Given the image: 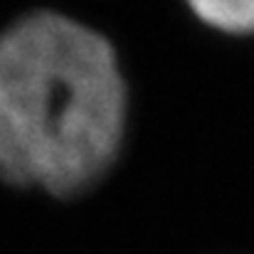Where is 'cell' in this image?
<instances>
[{"label":"cell","mask_w":254,"mask_h":254,"mask_svg":"<svg viewBox=\"0 0 254 254\" xmlns=\"http://www.w3.org/2000/svg\"><path fill=\"white\" fill-rule=\"evenodd\" d=\"M126 126L114 47L74 17L37 10L0 32V178L74 195L111 168Z\"/></svg>","instance_id":"cell-1"},{"label":"cell","mask_w":254,"mask_h":254,"mask_svg":"<svg viewBox=\"0 0 254 254\" xmlns=\"http://www.w3.org/2000/svg\"><path fill=\"white\" fill-rule=\"evenodd\" d=\"M192 12L225 32H254V0H195Z\"/></svg>","instance_id":"cell-2"}]
</instances>
